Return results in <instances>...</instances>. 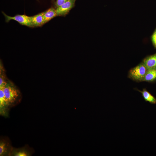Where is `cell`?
<instances>
[{
  "label": "cell",
  "mask_w": 156,
  "mask_h": 156,
  "mask_svg": "<svg viewBox=\"0 0 156 156\" xmlns=\"http://www.w3.org/2000/svg\"><path fill=\"white\" fill-rule=\"evenodd\" d=\"M2 13L5 16L6 22H9L11 20H14L17 21L21 25L31 27H34L29 16L25 14H17L14 16H11L7 15L3 12H2Z\"/></svg>",
  "instance_id": "obj_1"
},
{
  "label": "cell",
  "mask_w": 156,
  "mask_h": 156,
  "mask_svg": "<svg viewBox=\"0 0 156 156\" xmlns=\"http://www.w3.org/2000/svg\"><path fill=\"white\" fill-rule=\"evenodd\" d=\"M147 70L143 63L131 69L129 72V76L133 79L143 80Z\"/></svg>",
  "instance_id": "obj_2"
},
{
  "label": "cell",
  "mask_w": 156,
  "mask_h": 156,
  "mask_svg": "<svg viewBox=\"0 0 156 156\" xmlns=\"http://www.w3.org/2000/svg\"><path fill=\"white\" fill-rule=\"evenodd\" d=\"M3 91L8 104L14 102L19 95L17 89L12 86L8 84L3 88Z\"/></svg>",
  "instance_id": "obj_3"
},
{
  "label": "cell",
  "mask_w": 156,
  "mask_h": 156,
  "mask_svg": "<svg viewBox=\"0 0 156 156\" xmlns=\"http://www.w3.org/2000/svg\"><path fill=\"white\" fill-rule=\"evenodd\" d=\"M76 0H68L56 9L57 16H66L74 7Z\"/></svg>",
  "instance_id": "obj_4"
},
{
  "label": "cell",
  "mask_w": 156,
  "mask_h": 156,
  "mask_svg": "<svg viewBox=\"0 0 156 156\" xmlns=\"http://www.w3.org/2000/svg\"><path fill=\"white\" fill-rule=\"evenodd\" d=\"M43 12L29 16L31 22L34 27H41L45 23L43 18Z\"/></svg>",
  "instance_id": "obj_5"
},
{
  "label": "cell",
  "mask_w": 156,
  "mask_h": 156,
  "mask_svg": "<svg viewBox=\"0 0 156 156\" xmlns=\"http://www.w3.org/2000/svg\"><path fill=\"white\" fill-rule=\"evenodd\" d=\"M143 63L147 70L156 69V54L146 58Z\"/></svg>",
  "instance_id": "obj_6"
},
{
  "label": "cell",
  "mask_w": 156,
  "mask_h": 156,
  "mask_svg": "<svg viewBox=\"0 0 156 156\" xmlns=\"http://www.w3.org/2000/svg\"><path fill=\"white\" fill-rule=\"evenodd\" d=\"M43 12L45 24L57 16L56 9L53 7L49 8Z\"/></svg>",
  "instance_id": "obj_7"
},
{
  "label": "cell",
  "mask_w": 156,
  "mask_h": 156,
  "mask_svg": "<svg viewBox=\"0 0 156 156\" xmlns=\"http://www.w3.org/2000/svg\"><path fill=\"white\" fill-rule=\"evenodd\" d=\"M142 94L143 97L146 101H148L153 104H156V99L147 91L145 89L142 91L138 90Z\"/></svg>",
  "instance_id": "obj_8"
},
{
  "label": "cell",
  "mask_w": 156,
  "mask_h": 156,
  "mask_svg": "<svg viewBox=\"0 0 156 156\" xmlns=\"http://www.w3.org/2000/svg\"><path fill=\"white\" fill-rule=\"evenodd\" d=\"M156 79V69L147 70L143 81H152Z\"/></svg>",
  "instance_id": "obj_9"
},
{
  "label": "cell",
  "mask_w": 156,
  "mask_h": 156,
  "mask_svg": "<svg viewBox=\"0 0 156 156\" xmlns=\"http://www.w3.org/2000/svg\"><path fill=\"white\" fill-rule=\"evenodd\" d=\"M8 104L5 98L3 91V88H0V108Z\"/></svg>",
  "instance_id": "obj_10"
},
{
  "label": "cell",
  "mask_w": 156,
  "mask_h": 156,
  "mask_svg": "<svg viewBox=\"0 0 156 156\" xmlns=\"http://www.w3.org/2000/svg\"><path fill=\"white\" fill-rule=\"evenodd\" d=\"M5 144L3 142H1L0 144V155H3L6 152Z\"/></svg>",
  "instance_id": "obj_11"
},
{
  "label": "cell",
  "mask_w": 156,
  "mask_h": 156,
  "mask_svg": "<svg viewBox=\"0 0 156 156\" xmlns=\"http://www.w3.org/2000/svg\"><path fill=\"white\" fill-rule=\"evenodd\" d=\"M68 0H56L55 6L57 7L60 6L66 2Z\"/></svg>",
  "instance_id": "obj_12"
},
{
  "label": "cell",
  "mask_w": 156,
  "mask_h": 156,
  "mask_svg": "<svg viewBox=\"0 0 156 156\" xmlns=\"http://www.w3.org/2000/svg\"><path fill=\"white\" fill-rule=\"evenodd\" d=\"M7 84L5 80L1 76L0 78V88H3Z\"/></svg>",
  "instance_id": "obj_13"
},
{
  "label": "cell",
  "mask_w": 156,
  "mask_h": 156,
  "mask_svg": "<svg viewBox=\"0 0 156 156\" xmlns=\"http://www.w3.org/2000/svg\"><path fill=\"white\" fill-rule=\"evenodd\" d=\"M15 156H26L27 154L24 151H20L16 153L15 154Z\"/></svg>",
  "instance_id": "obj_14"
},
{
  "label": "cell",
  "mask_w": 156,
  "mask_h": 156,
  "mask_svg": "<svg viewBox=\"0 0 156 156\" xmlns=\"http://www.w3.org/2000/svg\"><path fill=\"white\" fill-rule=\"evenodd\" d=\"M152 40L155 45L156 44V30L152 36Z\"/></svg>",
  "instance_id": "obj_15"
},
{
  "label": "cell",
  "mask_w": 156,
  "mask_h": 156,
  "mask_svg": "<svg viewBox=\"0 0 156 156\" xmlns=\"http://www.w3.org/2000/svg\"><path fill=\"white\" fill-rule=\"evenodd\" d=\"M155 47H156V44H155Z\"/></svg>",
  "instance_id": "obj_16"
}]
</instances>
